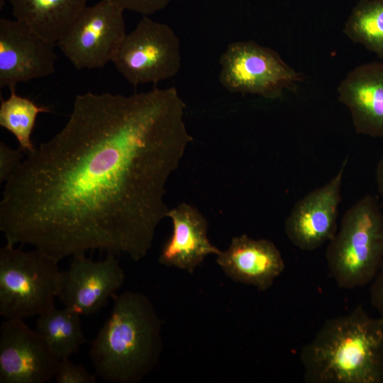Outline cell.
<instances>
[{
    "mask_svg": "<svg viewBox=\"0 0 383 383\" xmlns=\"http://www.w3.org/2000/svg\"><path fill=\"white\" fill-rule=\"evenodd\" d=\"M88 0H9L14 19L57 44Z\"/></svg>",
    "mask_w": 383,
    "mask_h": 383,
    "instance_id": "16",
    "label": "cell"
},
{
    "mask_svg": "<svg viewBox=\"0 0 383 383\" xmlns=\"http://www.w3.org/2000/svg\"><path fill=\"white\" fill-rule=\"evenodd\" d=\"M111 62L133 86L157 84L179 72L180 41L170 26L143 16L126 33Z\"/></svg>",
    "mask_w": 383,
    "mask_h": 383,
    "instance_id": "7",
    "label": "cell"
},
{
    "mask_svg": "<svg viewBox=\"0 0 383 383\" xmlns=\"http://www.w3.org/2000/svg\"><path fill=\"white\" fill-rule=\"evenodd\" d=\"M343 31L383 61V0H360Z\"/></svg>",
    "mask_w": 383,
    "mask_h": 383,
    "instance_id": "18",
    "label": "cell"
},
{
    "mask_svg": "<svg viewBox=\"0 0 383 383\" xmlns=\"http://www.w3.org/2000/svg\"><path fill=\"white\" fill-rule=\"evenodd\" d=\"M123 11L150 16L164 9L172 0H107Z\"/></svg>",
    "mask_w": 383,
    "mask_h": 383,
    "instance_id": "21",
    "label": "cell"
},
{
    "mask_svg": "<svg viewBox=\"0 0 383 383\" xmlns=\"http://www.w3.org/2000/svg\"><path fill=\"white\" fill-rule=\"evenodd\" d=\"M216 263L235 282L259 291L271 287L285 269L282 253L273 242L245 234L231 239L228 248L217 255Z\"/></svg>",
    "mask_w": 383,
    "mask_h": 383,
    "instance_id": "13",
    "label": "cell"
},
{
    "mask_svg": "<svg viewBox=\"0 0 383 383\" xmlns=\"http://www.w3.org/2000/svg\"><path fill=\"white\" fill-rule=\"evenodd\" d=\"M172 223V233L163 245L159 262L193 273L210 255L221 250L207 236L208 223L194 206L181 203L167 213Z\"/></svg>",
    "mask_w": 383,
    "mask_h": 383,
    "instance_id": "15",
    "label": "cell"
},
{
    "mask_svg": "<svg viewBox=\"0 0 383 383\" xmlns=\"http://www.w3.org/2000/svg\"><path fill=\"white\" fill-rule=\"evenodd\" d=\"M326 260L338 287L371 283L383 264V209L377 197L365 195L348 209L328 243Z\"/></svg>",
    "mask_w": 383,
    "mask_h": 383,
    "instance_id": "4",
    "label": "cell"
},
{
    "mask_svg": "<svg viewBox=\"0 0 383 383\" xmlns=\"http://www.w3.org/2000/svg\"><path fill=\"white\" fill-rule=\"evenodd\" d=\"M125 273L116 255L106 254L99 261L85 253L72 257L69 268L60 271L57 298L81 316L101 310L123 285Z\"/></svg>",
    "mask_w": 383,
    "mask_h": 383,
    "instance_id": "9",
    "label": "cell"
},
{
    "mask_svg": "<svg viewBox=\"0 0 383 383\" xmlns=\"http://www.w3.org/2000/svg\"><path fill=\"white\" fill-rule=\"evenodd\" d=\"M23 151L13 150L5 143H0V180L6 182L21 163Z\"/></svg>",
    "mask_w": 383,
    "mask_h": 383,
    "instance_id": "22",
    "label": "cell"
},
{
    "mask_svg": "<svg viewBox=\"0 0 383 383\" xmlns=\"http://www.w3.org/2000/svg\"><path fill=\"white\" fill-rule=\"evenodd\" d=\"M10 92L6 99L1 100L0 126L16 138L18 148L28 155L35 149L31 135L37 116L40 113L49 112V109L16 94V90Z\"/></svg>",
    "mask_w": 383,
    "mask_h": 383,
    "instance_id": "19",
    "label": "cell"
},
{
    "mask_svg": "<svg viewBox=\"0 0 383 383\" xmlns=\"http://www.w3.org/2000/svg\"><path fill=\"white\" fill-rule=\"evenodd\" d=\"M338 94L350 111L357 133L383 139V61L363 64L349 72Z\"/></svg>",
    "mask_w": 383,
    "mask_h": 383,
    "instance_id": "14",
    "label": "cell"
},
{
    "mask_svg": "<svg viewBox=\"0 0 383 383\" xmlns=\"http://www.w3.org/2000/svg\"><path fill=\"white\" fill-rule=\"evenodd\" d=\"M57 383H96V377L90 373L87 369L77 365L69 358L59 361L55 375Z\"/></svg>",
    "mask_w": 383,
    "mask_h": 383,
    "instance_id": "20",
    "label": "cell"
},
{
    "mask_svg": "<svg viewBox=\"0 0 383 383\" xmlns=\"http://www.w3.org/2000/svg\"><path fill=\"white\" fill-rule=\"evenodd\" d=\"M56 43L16 19H0V89L55 72Z\"/></svg>",
    "mask_w": 383,
    "mask_h": 383,
    "instance_id": "10",
    "label": "cell"
},
{
    "mask_svg": "<svg viewBox=\"0 0 383 383\" xmlns=\"http://www.w3.org/2000/svg\"><path fill=\"white\" fill-rule=\"evenodd\" d=\"M109 317L92 340L96 374L110 383H136L157 365L162 352V321L144 294H116Z\"/></svg>",
    "mask_w": 383,
    "mask_h": 383,
    "instance_id": "3",
    "label": "cell"
},
{
    "mask_svg": "<svg viewBox=\"0 0 383 383\" xmlns=\"http://www.w3.org/2000/svg\"><path fill=\"white\" fill-rule=\"evenodd\" d=\"M345 157L338 172L327 183L311 191L294 205L284 223L289 241L304 251H313L328 243L338 226Z\"/></svg>",
    "mask_w": 383,
    "mask_h": 383,
    "instance_id": "11",
    "label": "cell"
},
{
    "mask_svg": "<svg viewBox=\"0 0 383 383\" xmlns=\"http://www.w3.org/2000/svg\"><path fill=\"white\" fill-rule=\"evenodd\" d=\"M220 84L232 93L250 94L274 100L294 91L304 75L274 50L252 40L231 43L219 59Z\"/></svg>",
    "mask_w": 383,
    "mask_h": 383,
    "instance_id": "6",
    "label": "cell"
},
{
    "mask_svg": "<svg viewBox=\"0 0 383 383\" xmlns=\"http://www.w3.org/2000/svg\"><path fill=\"white\" fill-rule=\"evenodd\" d=\"M370 297L372 306L383 318V264L370 284Z\"/></svg>",
    "mask_w": 383,
    "mask_h": 383,
    "instance_id": "23",
    "label": "cell"
},
{
    "mask_svg": "<svg viewBox=\"0 0 383 383\" xmlns=\"http://www.w3.org/2000/svg\"><path fill=\"white\" fill-rule=\"evenodd\" d=\"M175 87L77 94L65 126L6 182L0 230L57 262L99 250L139 261L167 217L170 176L193 141Z\"/></svg>",
    "mask_w": 383,
    "mask_h": 383,
    "instance_id": "1",
    "label": "cell"
},
{
    "mask_svg": "<svg viewBox=\"0 0 383 383\" xmlns=\"http://www.w3.org/2000/svg\"><path fill=\"white\" fill-rule=\"evenodd\" d=\"M55 259L40 249H0V315L25 319L55 306L60 273Z\"/></svg>",
    "mask_w": 383,
    "mask_h": 383,
    "instance_id": "5",
    "label": "cell"
},
{
    "mask_svg": "<svg viewBox=\"0 0 383 383\" xmlns=\"http://www.w3.org/2000/svg\"><path fill=\"white\" fill-rule=\"evenodd\" d=\"M299 357L307 383H383V318L358 305L329 318Z\"/></svg>",
    "mask_w": 383,
    "mask_h": 383,
    "instance_id": "2",
    "label": "cell"
},
{
    "mask_svg": "<svg viewBox=\"0 0 383 383\" xmlns=\"http://www.w3.org/2000/svg\"><path fill=\"white\" fill-rule=\"evenodd\" d=\"M375 182L379 196L383 201V156L379 159L376 167Z\"/></svg>",
    "mask_w": 383,
    "mask_h": 383,
    "instance_id": "24",
    "label": "cell"
},
{
    "mask_svg": "<svg viewBox=\"0 0 383 383\" xmlns=\"http://www.w3.org/2000/svg\"><path fill=\"white\" fill-rule=\"evenodd\" d=\"M60 360L24 319H5L0 327V383H45Z\"/></svg>",
    "mask_w": 383,
    "mask_h": 383,
    "instance_id": "12",
    "label": "cell"
},
{
    "mask_svg": "<svg viewBox=\"0 0 383 383\" xmlns=\"http://www.w3.org/2000/svg\"><path fill=\"white\" fill-rule=\"evenodd\" d=\"M80 317L67 308L55 306L38 316L35 330L60 360L69 358L87 342Z\"/></svg>",
    "mask_w": 383,
    "mask_h": 383,
    "instance_id": "17",
    "label": "cell"
},
{
    "mask_svg": "<svg viewBox=\"0 0 383 383\" xmlns=\"http://www.w3.org/2000/svg\"><path fill=\"white\" fill-rule=\"evenodd\" d=\"M123 11L107 0L87 6L57 45L79 70L104 67L112 62L126 35Z\"/></svg>",
    "mask_w": 383,
    "mask_h": 383,
    "instance_id": "8",
    "label": "cell"
}]
</instances>
